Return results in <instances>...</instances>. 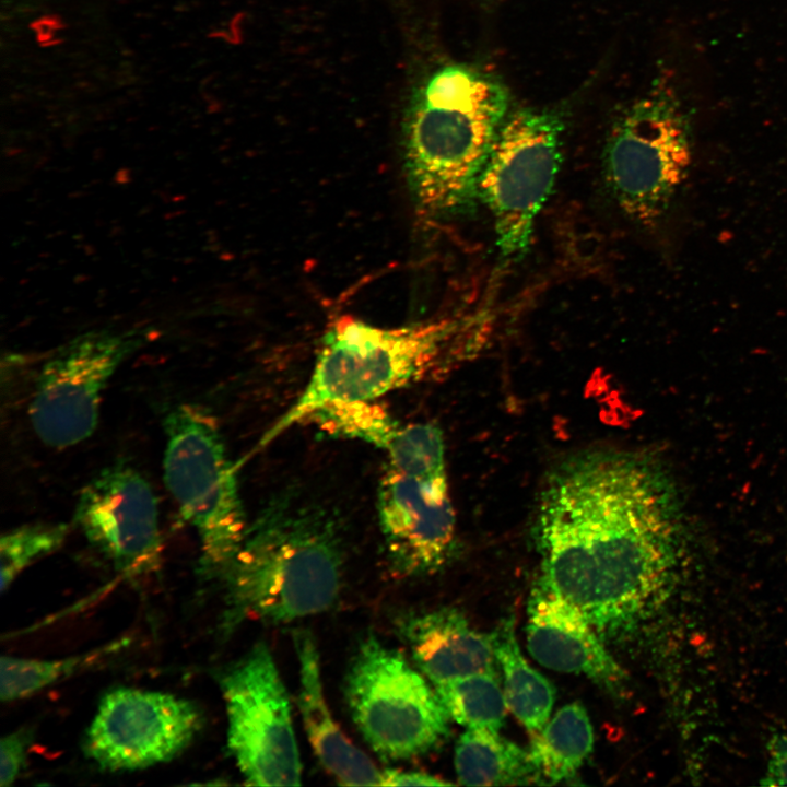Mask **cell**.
Returning a JSON list of instances; mask_svg holds the SVG:
<instances>
[{
  "instance_id": "cell-26",
  "label": "cell",
  "mask_w": 787,
  "mask_h": 787,
  "mask_svg": "<svg viewBox=\"0 0 787 787\" xmlns=\"http://www.w3.org/2000/svg\"><path fill=\"white\" fill-rule=\"evenodd\" d=\"M449 783L437 777L420 773L404 772L398 770H386L383 772V786H439Z\"/></svg>"
},
{
  "instance_id": "cell-18",
  "label": "cell",
  "mask_w": 787,
  "mask_h": 787,
  "mask_svg": "<svg viewBox=\"0 0 787 787\" xmlns=\"http://www.w3.org/2000/svg\"><path fill=\"white\" fill-rule=\"evenodd\" d=\"M496 730L468 728L455 750L460 784L468 786L536 783L527 751L501 737Z\"/></svg>"
},
{
  "instance_id": "cell-22",
  "label": "cell",
  "mask_w": 787,
  "mask_h": 787,
  "mask_svg": "<svg viewBox=\"0 0 787 787\" xmlns=\"http://www.w3.org/2000/svg\"><path fill=\"white\" fill-rule=\"evenodd\" d=\"M108 649L106 647L103 651ZM95 650L61 659H33L2 656L0 662V698L12 702L33 695L92 663L103 655Z\"/></svg>"
},
{
  "instance_id": "cell-21",
  "label": "cell",
  "mask_w": 787,
  "mask_h": 787,
  "mask_svg": "<svg viewBox=\"0 0 787 787\" xmlns=\"http://www.w3.org/2000/svg\"><path fill=\"white\" fill-rule=\"evenodd\" d=\"M372 401L330 402L308 419L330 434L357 438L385 450L401 424Z\"/></svg>"
},
{
  "instance_id": "cell-20",
  "label": "cell",
  "mask_w": 787,
  "mask_h": 787,
  "mask_svg": "<svg viewBox=\"0 0 787 787\" xmlns=\"http://www.w3.org/2000/svg\"><path fill=\"white\" fill-rule=\"evenodd\" d=\"M449 718L467 728L498 731L507 702L495 671L477 672L435 685Z\"/></svg>"
},
{
  "instance_id": "cell-19",
  "label": "cell",
  "mask_w": 787,
  "mask_h": 787,
  "mask_svg": "<svg viewBox=\"0 0 787 787\" xmlns=\"http://www.w3.org/2000/svg\"><path fill=\"white\" fill-rule=\"evenodd\" d=\"M514 629V620L507 619L491 634L494 654L504 676L508 707L529 731L537 732L549 719L555 690L524 658Z\"/></svg>"
},
{
  "instance_id": "cell-15",
  "label": "cell",
  "mask_w": 787,
  "mask_h": 787,
  "mask_svg": "<svg viewBox=\"0 0 787 787\" xmlns=\"http://www.w3.org/2000/svg\"><path fill=\"white\" fill-rule=\"evenodd\" d=\"M418 668L434 685L494 670L490 635L474 630L456 609L402 614L396 622Z\"/></svg>"
},
{
  "instance_id": "cell-11",
  "label": "cell",
  "mask_w": 787,
  "mask_h": 787,
  "mask_svg": "<svg viewBox=\"0 0 787 787\" xmlns=\"http://www.w3.org/2000/svg\"><path fill=\"white\" fill-rule=\"evenodd\" d=\"M204 724L201 708L171 693L116 688L104 694L83 737L89 760L106 772H132L168 762Z\"/></svg>"
},
{
  "instance_id": "cell-10",
  "label": "cell",
  "mask_w": 787,
  "mask_h": 787,
  "mask_svg": "<svg viewBox=\"0 0 787 787\" xmlns=\"http://www.w3.org/2000/svg\"><path fill=\"white\" fill-rule=\"evenodd\" d=\"M141 337L90 333L64 345L40 367L28 402L38 439L51 448L75 446L93 435L103 393Z\"/></svg>"
},
{
  "instance_id": "cell-3",
  "label": "cell",
  "mask_w": 787,
  "mask_h": 787,
  "mask_svg": "<svg viewBox=\"0 0 787 787\" xmlns=\"http://www.w3.org/2000/svg\"><path fill=\"white\" fill-rule=\"evenodd\" d=\"M507 107L498 81L463 66L444 67L423 84L404 136L406 175L422 214L455 216L473 209Z\"/></svg>"
},
{
  "instance_id": "cell-24",
  "label": "cell",
  "mask_w": 787,
  "mask_h": 787,
  "mask_svg": "<svg viewBox=\"0 0 787 787\" xmlns=\"http://www.w3.org/2000/svg\"><path fill=\"white\" fill-rule=\"evenodd\" d=\"M34 732L21 728L1 738L0 741V786L12 785L25 766L26 755Z\"/></svg>"
},
{
  "instance_id": "cell-12",
  "label": "cell",
  "mask_w": 787,
  "mask_h": 787,
  "mask_svg": "<svg viewBox=\"0 0 787 787\" xmlns=\"http://www.w3.org/2000/svg\"><path fill=\"white\" fill-rule=\"evenodd\" d=\"M73 520L87 542L126 576L150 573L161 561L158 501L148 480L127 463L105 467L80 491Z\"/></svg>"
},
{
  "instance_id": "cell-4",
  "label": "cell",
  "mask_w": 787,
  "mask_h": 787,
  "mask_svg": "<svg viewBox=\"0 0 787 787\" xmlns=\"http://www.w3.org/2000/svg\"><path fill=\"white\" fill-rule=\"evenodd\" d=\"M463 322L439 318L380 328L350 315L326 330L310 378L295 403L263 435L272 442L320 407L334 401L374 400L391 390L446 371L470 350Z\"/></svg>"
},
{
  "instance_id": "cell-8",
  "label": "cell",
  "mask_w": 787,
  "mask_h": 787,
  "mask_svg": "<svg viewBox=\"0 0 787 787\" xmlns=\"http://www.w3.org/2000/svg\"><path fill=\"white\" fill-rule=\"evenodd\" d=\"M562 120L520 109L504 120L481 171L478 199L489 209L496 246L507 258L524 256L538 213L560 168Z\"/></svg>"
},
{
  "instance_id": "cell-16",
  "label": "cell",
  "mask_w": 787,
  "mask_h": 787,
  "mask_svg": "<svg viewBox=\"0 0 787 787\" xmlns=\"http://www.w3.org/2000/svg\"><path fill=\"white\" fill-rule=\"evenodd\" d=\"M299 672L298 707L309 743L322 766L341 785L383 786V772L349 741L325 701L319 653L307 630L292 634Z\"/></svg>"
},
{
  "instance_id": "cell-25",
  "label": "cell",
  "mask_w": 787,
  "mask_h": 787,
  "mask_svg": "<svg viewBox=\"0 0 787 787\" xmlns=\"http://www.w3.org/2000/svg\"><path fill=\"white\" fill-rule=\"evenodd\" d=\"M762 785L787 786V729L770 744V760Z\"/></svg>"
},
{
  "instance_id": "cell-2",
  "label": "cell",
  "mask_w": 787,
  "mask_h": 787,
  "mask_svg": "<svg viewBox=\"0 0 787 787\" xmlns=\"http://www.w3.org/2000/svg\"><path fill=\"white\" fill-rule=\"evenodd\" d=\"M340 535L320 509L284 495L248 525L243 543L220 582L221 630L245 620L284 623L324 612L343 579Z\"/></svg>"
},
{
  "instance_id": "cell-1",
  "label": "cell",
  "mask_w": 787,
  "mask_h": 787,
  "mask_svg": "<svg viewBox=\"0 0 787 787\" xmlns=\"http://www.w3.org/2000/svg\"><path fill=\"white\" fill-rule=\"evenodd\" d=\"M681 510L646 454L594 449L557 465L536 513L541 583L600 636L635 624L665 595L679 555Z\"/></svg>"
},
{
  "instance_id": "cell-13",
  "label": "cell",
  "mask_w": 787,
  "mask_h": 787,
  "mask_svg": "<svg viewBox=\"0 0 787 787\" xmlns=\"http://www.w3.org/2000/svg\"><path fill=\"white\" fill-rule=\"evenodd\" d=\"M377 510L388 557L402 575L439 568L455 538V514L446 475L422 478L386 467Z\"/></svg>"
},
{
  "instance_id": "cell-6",
  "label": "cell",
  "mask_w": 787,
  "mask_h": 787,
  "mask_svg": "<svg viewBox=\"0 0 787 787\" xmlns=\"http://www.w3.org/2000/svg\"><path fill=\"white\" fill-rule=\"evenodd\" d=\"M344 695L359 730L384 759L425 754L449 733V716L436 691L402 654L374 635L352 658Z\"/></svg>"
},
{
  "instance_id": "cell-14",
  "label": "cell",
  "mask_w": 787,
  "mask_h": 787,
  "mask_svg": "<svg viewBox=\"0 0 787 787\" xmlns=\"http://www.w3.org/2000/svg\"><path fill=\"white\" fill-rule=\"evenodd\" d=\"M527 646L544 667L584 674L606 688L619 686L620 666L599 633L573 604L540 582L528 603Z\"/></svg>"
},
{
  "instance_id": "cell-9",
  "label": "cell",
  "mask_w": 787,
  "mask_h": 787,
  "mask_svg": "<svg viewBox=\"0 0 787 787\" xmlns=\"http://www.w3.org/2000/svg\"><path fill=\"white\" fill-rule=\"evenodd\" d=\"M227 716V748L255 786H296L302 764L286 689L260 642L219 674Z\"/></svg>"
},
{
  "instance_id": "cell-5",
  "label": "cell",
  "mask_w": 787,
  "mask_h": 787,
  "mask_svg": "<svg viewBox=\"0 0 787 787\" xmlns=\"http://www.w3.org/2000/svg\"><path fill=\"white\" fill-rule=\"evenodd\" d=\"M163 426L165 484L181 516L198 535L200 575L220 580L248 527L236 467L227 456L216 422L200 407L175 406Z\"/></svg>"
},
{
  "instance_id": "cell-23",
  "label": "cell",
  "mask_w": 787,
  "mask_h": 787,
  "mask_svg": "<svg viewBox=\"0 0 787 787\" xmlns=\"http://www.w3.org/2000/svg\"><path fill=\"white\" fill-rule=\"evenodd\" d=\"M69 528L64 524H27L0 539V588L4 592L33 562L58 550Z\"/></svg>"
},
{
  "instance_id": "cell-17",
  "label": "cell",
  "mask_w": 787,
  "mask_h": 787,
  "mask_svg": "<svg viewBox=\"0 0 787 787\" xmlns=\"http://www.w3.org/2000/svg\"><path fill=\"white\" fill-rule=\"evenodd\" d=\"M537 732L528 751L537 784L571 779L592 751V725L579 702L563 706Z\"/></svg>"
},
{
  "instance_id": "cell-7",
  "label": "cell",
  "mask_w": 787,
  "mask_h": 787,
  "mask_svg": "<svg viewBox=\"0 0 787 787\" xmlns=\"http://www.w3.org/2000/svg\"><path fill=\"white\" fill-rule=\"evenodd\" d=\"M692 162L686 120L659 94L643 98L614 122L603 156L604 176L621 210L655 224L684 183Z\"/></svg>"
}]
</instances>
